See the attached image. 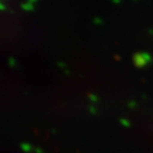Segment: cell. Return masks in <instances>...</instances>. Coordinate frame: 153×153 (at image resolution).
<instances>
[{"mask_svg":"<svg viewBox=\"0 0 153 153\" xmlns=\"http://www.w3.org/2000/svg\"><path fill=\"white\" fill-rule=\"evenodd\" d=\"M134 105H135V103H134V101H132L131 103H129V106H131V108H133Z\"/></svg>","mask_w":153,"mask_h":153,"instance_id":"cell-8","label":"cell"},{"mask_svg":"<svg viewBox=\"0 0 153 153\" xmlns=\"http://www.w3.org/2000/svg\"><path fill=\"white\" fill-rule=\"evenodd\" d=\"M89 98H91V101H97V98H96V96H94V95H89Z\"/></svg>","mask_w":153,"mask_h":153,"instance_id":"cell-7","label":"cell"},{"mask_svg":"<svg viewBox=\"0 0 153 153\" xmlns=\"http://www.w3.org/2000/svg\"><path fill=\"white\" fill-rule=\"evenodd\" d=\"M22 149L24 151H26V152H29V151L31 150V146L29 145V143H22Z\"/></svg>","mask_w":153,"mask_h":153,"instance_id":"cell-3","label":"cell"},{"mask_svg":"<svg viewBox=\"0 0 153 153\" xmlns=\"http://www.w3.org/2000/svg\"><path fill=\"white\" fill-rule=\"evenodd\" d=\"M22 9L25 10V11H31V10H33V5L31 4V3H22Z\"/></svg>","mask_w":153,"mask_h":153,"instance_id":"cell-2","label":"cell"},{"mask_svg":"<svg viewBox=\"0 0 153 153\" xmlns=\"http://www.w3.org/2000/svg\"><path fill=\"white\" fill-rule=\"evenodd\" d=\"M9 64H10V66H14L15 65V61H14V59H9Z\"/></svg>","mask_w":153,"mask_h":153,"instance_id":"cell-6","label":"cell"},{"mask_svg":"<svg viewBox=\"0 0 153 153\" xmlns=\"http://www.w3.org/2000/svg\"><path fill=\"white\" fill-rule=\"evenodd\" d=\"M141 55H143V60L146 61V63H148V62H150V61H151V56H150V55H149L147 52H143V53H141Z\"/></svg>","mask_w":153,"mask_h":153,"instance_id":"cell-4","label":"cell"},{"mask_svg":"<svg viewBox=\"0 0 153 153\" xmlns=\"http://www.w3.org/2000/svg\"><path fill=\"white\" fill-rule=\"evenodd\" d=\"M120 122L123 124L124 127H129V121H127L126 119H120Z\"/></svg>","mask_w":153,"mask_h":153,"instance_id":"cell-5","label":"cell"},{"mask_svg":"<svg viewBox=\"0 0 153 153\" xmlns=\"http://www.w3.org/2000/svg\"><path fill=\"white\" fill-rule=\"evenodd\" d=\"M89 110H91V113H95V112H96V110H95V108H91Z\"/></svg>","mask_w":153,"mask_h":153,"instance_id":"cell-10","label":"cell"},{"mask_svg":"<svg viewBox=\"0 0 153 153\" xmlns=\"http://www.w3.org/2000/svg\"><path fill=\"white\" fill-rule=\"evenodd\" d=\"M134 64L136 65V66H138V67H141V66H143L145 64H147L146 61L143 60V55H141V53L134 55Z\"/></svg>","mask_w":153,"mask_h":153,"instance_id":"cell-1","label":"cell"},{"mask_svg":"<svg viewBox=\"0 0 153 153\" xmlns=\"http://www.w3.org/2000/svg\"><path fill=\"white\" fill-rule=\"evenodd\" d=\"M0 9H1V10H4V7H3L2 3H0Z\"/></svg>","mask_w":153,"mask_h":153,"instance_id":"cell-9","label":"cell"},{"mask_svg":"<svg viewBox=\"0 0 153 153\" xmlns=\"http://www.w3.org/2000/svg\"><path fill=\"white\" fill-rule=\"evenodd\" d=\"M36 153H43V152H42V150H39V149H36Z\"/></svg>","mask_w":153,"mask_h":153,"instance_id":"cell-11","label":"cell"}]
</instances>
